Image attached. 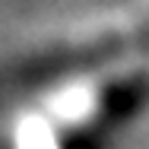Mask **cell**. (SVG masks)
<instances>
[{
    "instance_id": "obj_1",
    "label": "cell",
    "mask_w": 149,
    "mask_h": 149,
    "mask_svg": "<svg viewBox=\"0 0 149 149\" xmlns=\"http://www.w3.org/2000/svg\"><path fill=\"white\" fill-rule=\"evenodd\" d=\"M130 48H149V13L108 22L95 32L51 41L41 51H35L26 67L38 76L41 73H70V70H86L95 63L114 60L120 54H130Z\"/></svg>"
}]
</instances>
